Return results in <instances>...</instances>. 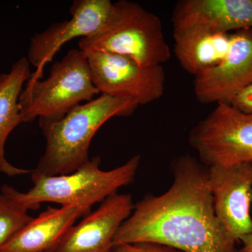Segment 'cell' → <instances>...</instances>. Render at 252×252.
I'll return each mask as SVG.
<instances>
[{"mask_svg": "<svg viewBox=\"0 0 252 252\" xmlns=\"http://www.w3.org/2000/svg\"><path fill=\"white\" fill-rule=\"evenodd\" d=\"M172 169L171 187L136 204L118 230L114 248L156 243L182 252H240L215 214L206 167L184 155L174 160Z\"/></svg>", "mask_w": 252, "mask_h": 252, "instance_id": "1", "label": "cell"}, {"mask_svg": "<svg viewBox=\"0 0 252 252\" xmlns=\"http://www.w3.org/2000/svg\"><path fill=\"white\" fill-rule=\"evenodd\" d=\"M138 107L132 99L101 94L59 120L39 119L46 144L36 171L47 176L76 171L90 160L89 147L99 129L113 117L132 115Z\"/></svg>", "mask_w": 252, "mask_h": 252, "instance_id": "2", "label": "cell"}, {"mask_svg": "<svg viewBox=\"0 0 252 252\" xmlns=\"http://www.w3.org/2000/svg\"><path fill=\"white\" fill-rule=\"evenodd\" d=\"M140 160V156L136 155L109 171L99 168V157L93 158L67 175L47 176L34 170L32 174L34 186L27 193H21L8 185L3 186L1 191L29 210H38L41 203L47 202L92 208L94 204L102 203L133 182Z\"/></svg>", "mask_w": 252, "mask_h": 252, "instance_id": "3", "label": "cell"}, {"mask_svg": "<svg viewBox=\"0 0 252 252\" xmlns=\"http://www.w3.org/2000/svg\"><path fill=\"white\" fill-rule=\"evenodd\" d=\"M79 49L122 55L144 67L162 65L171 58L160 18L126 0L112 3L103 24L81 38Z\"/></svg>", "mask_w": 252, "mask_h": 252, "instance_id": "4", "label": "cell"}, {"mask_svg": "<svg viewBox=\"0 0 252 252\" xmlns=\"http://www.w3.org/2000/svg\"><path fill=\"white\" fill-rule=\"evenodd\" d=\"M99 94L85 51L70 50L53 64L46 79H29L26 83L18 100L23 122H32L36 118L59 120Z\"/></svg>", "mask_w": 252, "mask_h": 252, "instance_id": "5", "label": "cell"}, {"mask_svg": "<svg viewBox=\"0 0 252 252\" xmlns=\"http://www.w3.org/2000/svg\"><path fill=\"white\" fill-rule=\"evenodd\" d=\"M189 142L207 167L252 162V113L217 103L190 131Z\"/></svg>", "mask_w": 252, "mask_h": 252, "instance_id": "6", "label": "cell"}, {"mask_svg": "<svg viewBox=\"0 0 252 252\" xmlns=\"http://www.w3.org/2000/svg\"><path fill=\"white\" fill-rule=\"evenodd\" d=\"M99 94L129 98L139 106L152 103L165 91L162 65L144 67L132 59L105 51H85Z\"/></svg>", "mask_w": 252, "mask_h": 252, "instance_id": "7", "label": "cell"}, {"mask_svg": "<svg viewBox=\"0 0 252 252\" xmlns=\"http://www.w3.org/2000/svg\"><path fill=\"white\" fill-rule=\"evenodd\" d=\"M215 214L237 242L252 233V162L208 167Z\"/></svg>", "mask_w": 252, "mask_h": 252, "instance_id": "8", "label": "cell"}, {"mask_svg": "<svg viewBox=\"0 0 252 252\" xmlns=\"http://www.w3.org/2000/svg\"><path fill=\"white\" fill-rule=\"evenodd\" d=\"M112 5L109 0H74L69 9L72 17L32 36L26 58L36 70L30 80L41 79L44 67L64 44L95 32L107 19Z\"/></svg>", "mask_w": 252, "mask_h": 252, "instance_id": "9", "label": "cell"}, {"mask_svg": "<svg viewBox=\"0 0 252 252\" xmlns=\"http://www.w3.org/2000/svg\"><path fill=\"white\" fill-rule=\"evenodd\" d=\"M252 84V28L231 33V44L224 59L195 77V98L202 104L229 103Z\"/></svg>", "mask_w": 252, "mask_h": 252, "instance_id": "10", "label": "cell"}, {"mask_svg": "<svg viewBox=\"0 0 252 252\" xmlns=\"http://www.w3.org/2000/svg\"><path fill=\"white\" fill-rule=\"evenodd\" d=\"M130 194L115 193L74 225L53 252H112L121 225L133 211Z\"/></svg>", "mask_w": 252, "mask_h": 252, "instance_id": "11", "label": "cell"}, {"mask_svg": "<svg viewBox=\"0 0 252 252\" xmlns=\"http://www.w3.org/2000/svg\"><path fill=\"white\" fill-rule=\"evenodd\" d=\"M173 33L217 34L252 28V0H182L172 17Z\"/></svg>", "mask_w": 252, "mask_h": 252, "instance_id": "12", "label": "cell"}, {"mask_svg": "<svg viewBox=\"0 0 252 252\" xmlns=\"http://www.w3.org/2000/svg\"><path fill=\"white\" fill-rule=\"evenodd\" d=\"M86 206L48 207L16 233L0 252L52 251L80 217L90 213Z\"/></svg>", "mask_w": 252, "mask_h": 252, "instance_id": "13", "label": "cell"}, {"mask_svg": "<svg viewBox=\"0 0 252 252\" xmlns=\"http://www.w3.org/2000/svg\"><path fill=\"white\" fill-rule=\"evenodd\" d=\"M27 58L18 59L8 73L0 74V172L9 177L26 175L30 170L11 165L5 158V144L11 132L23 123L20 95L31 77Z\"/></svg>", "mask_w": 252, "mask_h": 252, "instance_id": "14", "label": "cell"}, {"mask_svg": "<svg viewBox=\"0 0 252 252\" xmlns=\"http://www.w3.org/2000/svg\"><path fill=\"white\" fill-rule=\"evenodd\" d=\"M174 51L181 67L186 72L200 75L220 64L228 54L231 33H173Z\"/></svg>", "mask_w": 252, "mask_h": 252, "instance_id": "15", "label": "cell"}, {"mask_svg": "<svg viewBox=\"0 0 252 252\" xmlns=\"http://www.w3.org/2000/svg\"><path fill=\"white\" fill-rule=\"evenodd\" d=\"M29 210L9 195L1 191L0 250L10 239L32 220V217L28 215Z\"/></svg>", "mask_w": 252, "mask_h": 252, "instance_id": "16", "label": "cell"}, {"mask_svg": "<svg viewBox=\"0 0 252 252\" xmlns=\"http://www.w3.org/2000/svg\"><path fill=\"white\" fill-rule=\"evenodd\" d=\"M112 252H182L177 249L156 243H137L118 245Z\"/></svg>", "mask_w": 252, "mask_h": 252, "instance_id": "17", "label": "cell"}, {"mask_svg": "<svg viewBox=\"0 0 252 252\" xmlns=\"http://www.w3.org/2000/svg\"><path fill=\"white\" fill-rule=\"evenodd\" d=\"M230 104L245 113H252V84L239 93L229 102Z\"/></svg>", "mask_w": 252, "mask_h": 252, "instance_id": "18", "label": "cell"}, {"mask_svg": "<svg viewBox=\"0 0 252 252\" xmlns=\"http://www.w3.org/2000/svg\"><path fill=\"white\" fill-rule=\"evenodd\" d=\"M240 241L243 243V246L239 250L240 252H252V233L243 237Z\"/></svg>", "mask_w": 252, "mask_h": 252, "instance_id": "19", "label": "cell"}, {"mask_svg": "<svg viewBox=\"0 0 252 252\" xmlns=\"http://www.w3.org/2000/svg\"><path fill=\"white\" fill-rule=\"evenodd\" d=\"M46 252H53L52 251Z\"/></svg>", "mask_w": 252, "mask_h": 252, "instance_id": "20", "label": "cell"}]
</instances>
